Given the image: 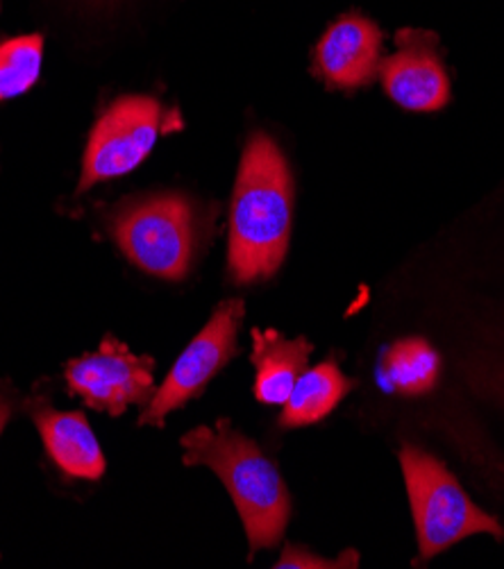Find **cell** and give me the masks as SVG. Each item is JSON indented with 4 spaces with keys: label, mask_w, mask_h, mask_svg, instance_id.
I'll return each instance as SVG.
<instances>
[{
    "label": "cell",
    "mask_w": 504,
    "mask_h": 569,
    "mask_svg": "<svg viewBox=\"0 0 504 569\" xmlns=\"http://www.w3.org/2000/svg\"><path fill=\"white\" fill-rule=\"evenodd\" d=\"M294 182L287 159L266 134L250 137L233 196L228 266L237 283L268 279L283 266L291 237Z\"/></svg>",
    "instance_id": "6da1fadb"
},
{
    "label": "cell",
    "mask_w": 504,
    "mask_h": 569,
    "mask_svg": "<svg viewBox=\"0 0 504 569\" xmlns=\"http://www.w3.org/2000/svg\"><path fill=\"white\" fill-rule=\"evenodd\" d=\"M182 447L185 466H205L226 483L244 520L250 556L275 547L289 522L291 499L283 477L259 447L235 431L228 420H218L216 429L198 427L185 433Z\"/></svg>",
    "instance_id": "7a4b0ae2"
},
{
    "label": "cell",
    "mask_w": 504,
    "mask_h": 569,
    "mask_svg": "<svg viewBox=\"0 0 504 569\" xmlns=\"http://www.w3.org/2000/svg\"><path fill=\"white\" fill-rule=\"evenodd\" d=\"M109 230L126 257L161 279H182L198 248V213L180 193H157L123 202Z\"/></svg>",
    "instance_id": "3957f363"
},
{
    "label": "cell",
    "mask_w": 504,
    "mask_h": 569,
    "mask_svg": "<svg viewBox=\"0 0 504 569\" xmlns=\"http://www.w3.org/2000/svg\"><path fill=\"white\" fill-rule=\"evenodd\" d=\"M401 463L423 558H434L447 547L477 533L504 540L500 522L482 510L464 492L459 481L427 451L405 445Z\"/></svg>",
    "instance_id": "277c9868"
},
{
    "label": "cell",
    "mask_w": 504,
    "mask_h": 569,
    "mask_svg": "<svg viewBox=\"0 0 504 569\" xmlns=\"http://www.w3.org/2000/svg\"><path fill=\"white\" fill-rule=\"evenodd\" d=\"M180 128V111L166 109L152 96H126L111 102L91 130L80 191L130 173L150 154L161 134L178 132Z\"/></svg>",
    "instance_id": "5b68a950"
},
{
    "label": "cell",
    "mask_w": 504,
    "mask_h": 569,
    "mask_svg": "<svg viewBox=\"0 0 504 569\" xmlns=\"http://www.w3.org/2000/svg\"><path fill=\"white\" fill-rule=\"evenodd\" d=\"M241 320L244 302L239 298L226 300L216 307L211 320L191 340L164 383L155 390L152 400L139 418L141 425H164L168 413L185 407L239 352L237 336Z\"/></svg>",
    "instance_id": "8992f818"
},
{
    "label": "cell",
    "mask_w": 504,
    "mask_h": 569,
    "mask_svg": "<svg viewBox=\"0 0 504 569\" xmlns=\"http://www.w3.org/2000/svg\"><path fill=\"white\" fill-rule=\"evenodd\" d=\"M152 359L137 357L115 338H105L98 352L67 366V383L91 409L119 418L128 407L152 400Z\"/></svg>",
    "instance_id": "52a82bcc"
},
{
    "label": "cell",
    "mask_w": 504,
    "mask_h": 569,
    "mask_svg": "<svg viewBox=\"0 0 504 569\" xmlns=\"http://www.w3.org/2000/svg\"><path fill=\"white\" fill-rule=\"evenodd\" d=\"M388 98L407 111H438L451 100V80L436 52V37L421 30H405L398 50L379 67Z\"/></svg>",
    "instance_id": "ba28073f"
},
{
    "label": "cell",
    "mask_w": 504,
    "mask_h": 569,
    "mask_svg": "<svg viewBox=\"0 0 504 569\" xmlns=\"http://www.w3.org/2000/svg\"><path fill=\"white\" fill-rule=\"evenodd\" d=\"M382 32L359 14H346L327 28L316 46L314 69L332 89H359L379 76Z\"/></svg>",
    "instance_id": "9c48e42d"
},
{
    "label": "cell",
    "mask_w": 504,
    "mask_h": 569,
    "mask_svg": "<svg viewBox=\"0 0 504 569\" xmlns=\"http://www.w3.org/2000/svg\"><path fill=\"white\" fill-rule=\"evenodd\" d=\"M312 343L307 338H285L275 329H253V363L255 375V397L261 405H285L289 395L307 370L312 355Z\"/></svg>",
    "instance_id": "30bf717a"
},
{
    "label": "cell",
    "mask_w": 504,
    "mask_h": 569,
    "mask_svg": "<svg viewBox=\"0 0 504 569\" xmlns=\"http://www.w3.org/2000/svg\"><path fill=\"white\" fill-rule=\"evenodd\" d=\"M37 427L50 459L58 468L78 479L96 481L105 472V459L98 440L82 413L41 411L37 413Z\"/></svg>",
    "instance_id": "8fae6325"
},
{
    "label": "cell",
    "mask_w": 504,
    "mask_h": 569,
    "mask_svg": "<svg viewBox=\"0 0 504 569\" xmlns=\"http://www.w3.org/2000/svg\"><path fill=\"white\" fill-rule=\"evenodd\" d=\"M350 388L353 381L329 361L305 370L285 402L279 425L289 429L316 425L336 409Z\"/></svg>",
    "instance_id": "7c38bea8"
},
{
    "label": "cell",
    "mask_w": 504,
    "mask_h": 569,
    "mask_svg": "<svg viewBox=\"0 0 504 569\" xmlns=\"http://www.w3.org/2000/svg\"><path fill=\"white\" fill-rule=\"evenodd\" d=\"M441 361L423 338H405L391 346L379 361L377 381L388 392L423 395L434 388Z\"/></svg>",
    "instance_id": "4fadbf2b"
},
{
    "label": "cell",
    "mask_w": 504,
    "mask_h": 569,
    "mask_svg": "<svg viewBox=\"0 0 504 569\" xmlns=\"http://www.w3.org/2000/svg\"><path fill=\"white\" fill-rule=\"evenodd\" d=\"M41 57V34H28L0 43V102L26 93L37 82Z\"/></svg>",
    "instance_id": "5bb4252c"
},
{
    "label": "cell",
    "mask_w": 504,
    "mask_h": 569,
    "mask_svg": "<svg viewBox=\"0 0 504 569\" xmlns=\"http://www.w3.org/2000/svg\"><path fill=\"white\" fill-rule=\"evenodd\" d=\"M275 567H279V569H285V567H357V556H353L350 560L346 556H342L339 560H325V558H316V556L307 553L305 549L289 547Z\"/></svg>",
    "instance_id": "9a60e30c"
},
{
    "label": "cell",
    "mask_w": 504,
    "mask_h": 569,
    "mask_svg": "<svg viewBox=\"0 0 504 569\" xmlns=\"http://www.w3.org/2000/svg\"><path fill=\"white\" fill-rule=\"evenodd\" d=\"M10 413H12V407H10V400L8 397L0 395V433H3L8 420H10Z\"/></svg>",
    "instance_id": "2e32d148"
},
{
    "label": "cell",
    "mask_w": 504,
    "mask_h": 569,
    "mask_svg": "<svg viewBox=\"0 0 504 569\" xmlns=\"http://www.w3.org/2000/svg\"><path fill=\"white\" fill-rule=\"evenodd\" d=\"M491 388L497 392L500 400H504V370H500L491 377Z\"/></svg>",
    "instance_id": "e0dca14e"
}]
</instances>
